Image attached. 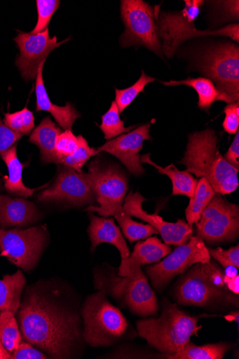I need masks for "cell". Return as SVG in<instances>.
<instances>
[{
  "instance_id": "1",
  "label": "cell",
  "mask_w": 239,
  "mask_h": 359,
  "mask_svg": "<svg viewBox=\"0 0 239 359\" xmlns=\"http://www.w3.org/2000/svg\"><path fill=\"white\" fill-rule=\"evenodd\" d=\"M24 340L53 358H71L83 339L81 320L50 284L27 288L19 309Z\"/></svg>"
},
{
  "instance_id": "2",
  "label": "cell",
  "mask_w": 239,
  "mask_h": 359,
  "mask_svg": "<svg viewBox=\"0 0 239 359\" xmlns=\"http://www.w3.org/2000/svg\"><path fill=\"white\" fill-rule=\"evenodd\" d=\"M180 163L191 174L206 179L216 193L229 194L238 187V170L221 154L218 137L212 128L189 136L186 151Z\"/></svg>"
},
{
  "instance_id": "3",
  "label": "cell",
  "mask_w": 239,
  "mask_h": 359,
  "mask_svg": "<svg viewBox=\"0 0 239 359\" xmlns=\"http://www.w3.org/2000/svg\"><path fill=\"white\" fill-rule=\"evenodd\" d=\"M198 320V317L165 300L161 316L139 320L137 329L140 337L151 346L163 354L172 355L181 351L192 336L197 335L201 328Z\"/></svg>"
},
{
  "instance_id": "4",
  "label": "cell",
  "mask_w": 239,
  "mask_h": 359,
  "mask_svg": "<svg viewBox=\"0 0 239 359\" xmlns=\"http://www.w3.org/2000/svg\"><path fill=\"white\" fill-rule=\"evenodd\" d=\"M182 11L176 13L156 12L155 15L158 34L161 41L163 54L173 58L179 46L186 41L198 37L225 36L239 42L238 24H231L216 30H198L195 26L204 1L186 0Z\"/></svg>"
},
{
  "instance_id": "5",
  "label": "cell",
  "mask_w": 239,
  "mask_h": 359,
  "mask_svg": "<svg viewBox=\"0 0 239 359\" xmlns=\"http://www.w3.org/2000/svg\"><path fill=\"white\" fill-rule=\"evenodd\" d=\"M82 316L83 339L93 347L109 346L118 341L128 328V321L118 309L100 292L88 297Z\"/></svg>"
},
{
  "instance_id": "6",
  "label": "cell",
  "mask_w": 239,
  "mask_h": 359,
  "mask_svg": "<svg viewBox=\"0 0 239 359\" xmlns=\"http://www.w3.org/2000/svg\"><path fill=\"white\" fill-rule=\"evenodd\" d=\"M95 283L99 290L109 293L132 313L144 317L157 314V299L142 268L135 269L127 277L114 273L97 274Z\"/></svg>"
},
{
  "instance_id": "7",
  "label": "cell",
  "mask_w": 239,
  "mask_h": 359,
  "mask_svg": "<svg viewBox=\"0 0 239 359\" xmlns=\"http://www.w3.org/2000/svg\"><path fill=\"white\" fill-rule=\"evenodd\" d=\"M121 13L125 27L121 36V46H144L163 58L155 9L142 0H123Z\"/></svg>"
},
{
  "instance_id": "8",
  "label": "cell",
  "mask_w": 239,
  "mask_h": 359,
  "mask_svg": "<svg viewBox=\"0 0 239 359\" xmlns=\"http://www.w3.org/2000/svg\"><path fill=\"white\" fill-rule=\"evenodd\" d=\"M99 206L90 205L86 211L109 217L123 207L128 189L126 176L117 167L102 164L97 158L90 162L87 173Z\"/></svg>"
},
{
  "instance_id": "9",
  "label": "cell",
  "mask_w": 239,
  "mask_h": 359,
  "mask_svg": "<svg viewBox=\"0 0 239 359\" xmlns=\"http://www.w3.org/2000/svg\"><path fill=\"white\" fill-rule=\"evenodd\" d=\"M200 72L209 77L217 88L231 102L239 100V48L233 43L208 48L199 62Z\"/></svg>"
},
{
  "instance_id": "10",
  "label": "cell",
  "mask_w": 239,
  "mask_h": 359,
  "mask_svg": "<svg viewBox=\"0 0 239 359\" xmlns=\"http://www.w3.org/2000/svg\"><path fill=\"white\" fill-rule=\"evenodd\" d=\"M195 224L197 236L204 242L215 244L233 241L239 233L238 206L216 193Z\"/></svg>"
},
{
  "instance_id": "11",
  "label": "cell",
  "mask_w": 239,
  "mask_h": 359,
  "mask_svg": "<svg viewBox=\"0 0 239 359\" xmlns=\"http://www.w3.org/2000/svg\"><path fill=\"white\" fill-rule=\"evenodd\" d=\"M47 231L43 226H33L26 230L0 229L1 256L25 271L36 266L46 244Z\"/></svg>"
},
{
  "instance_id": "12",
  "label": "cell",
  "mask_w": 239,
  "mask_h": 359,
  "mask_svg": "<svg viewBox=\"0 0 239 359\" xmlns=\"http://www.w3.org/2000/svg\"><path fill=\"white\" fill-rule=\"evenodd\" d=\"M211 255L205 242L198 236L192 237L186 244L179 245L154 266L146 268L153 287L162 290L175 276L186 272L196 264H206Z\"/></svg>"
},
{
  "instance_id": "13",
  "label": "cell",
  "mask_w": 239,
  "mask_h": 359,
  "mask_svg": "<svg viewBox=\"0 0 239 359\" xmlns=\"http://www.w3.org/2000/svg\"><path fill=\"white\" fill-rule=\"evenodd\" d=\"M179 281L175 297L182 305L207 307L231 303L228 290L216 287L205 273L203 264H196Z\"/></svg>"
},
{
  "instance_id": "14",
  "label": "cell",
  "mask_w": 239,
  "mask_h": 359,
  "mask_svg": "<svg viewBox=\"0 0 239 359\" xmlns=\"http://www.w3.org/2000/svg\"><path fill=\"white\" fill-rule=\"evenodd\" d=\"M54 184L39 195L42 203L63 201L76 206L94 204L95 196L87 173L65 166L58 167Z\"/></svg>"
},
{
  "instance_id": "15",
  "label": "cell",
  "mask_w": 239,
  "mask_h": 359,
  "mask_svg": "<svg viewBox=\"0 0 239 359\" xmlns=\"http://www.w3.org/2000/svg\"><path fill=\"white\" fill-rule=\"evenodd\" d=\"M70 40L57 42L56 36L50 39L48 28L38 34L20 32L14 41L20 51L15 65L22 77L25 81L36 79L41 62L46 60L53 50Z\"/></svg>"
},
{
  "instance_id": "16",
  "label": "cell",
  "mask_w": 239,
  "mask_h": 359,
  "mask_svg": "<svg viewBox=\"0 0 239 359\" xmlns=\"http://www.w3.org/2000/svg\"><path fill=\"white\" fill-rule=\"evenodd\" d=\"M147 200L139 192L131 191L126 196L123 208L130 217L140 219L152 226L168 245H182L186 244L193 237V226L185 220L179 219L177 222H168L157 215H151L143 209V203Z\"/></svg>"
},
{
  "instance_id": "17",
  "label": "cell",
  "mask_w": 239,
  "mask_h": 359,
  "mask_svg": "<svg viewBox=\"0 0 239 359\" xmlns=\"http://www.w3.org/2000/svg\"><path fill=\"white\" fill-rule=\"evenodd\" d=\"M151 123L143 124L128 134L122 135L95 149L96 154L107 152L116 156L130 174L139 177L144 174L140 151L145 141H151Z\"/></svg>"
},
{
  "instance_id": "18",
  "label": "cell",
  "mask_w": 239,
  "mask_h": 359,
  "mask_svg": "<svg viewBox=\"0 0 239 359\" xmlns=\"http://www.w3.org/2000/svg\"><path fill=\"white\" fill-rule=\"evenodd\" d=\"M170 252L172 248L169 245L163 243L157 237H149L136 243L132 254L124 263L121 264L118 275L127 277L143 266L160 262Z\"/></svg>"
},
{
  "instance_id": "19",
  "label": "cell",
  "mask_w": 239,
  "mask_h": 359,
  "mask_svg": "<svg viewBox=\"0 0 239 359\" xmlns=\"http://www.w3.org/2000/svg\"><path fill=\"white\" fill-rule=\"evenodd\" d=\"M39 218V211L32 203L0 194V229L24 227Z\"/></svg>"
},
{
  "instance_id": "20",
  "label": "cell",
  "mask_w": 239,
  "mask_h": 359,
  "mask_svg": "<svg viewBox=\"0 0 239 359\" xmlns=\"http://www.w3.org/2000/svg\"><path fill=\"white\" fill-rule=\"evenodd\" d=\"M90 217L88 234L91 241V250L93 251L102 243L111 244L119 250L121 264L124 263L130 253L123 234L114 219L99 217L93 214L90 215Z\"/></svg>"
},
{
  "instance_id": "21",
  "label": "cell",
  "mask_w": 239,
  "mask_h": 359,
  "mask_svg": "<svg viewBox=\"0 0 239 359\" xmlns=\"http://www.w3.org/2000/svg\"><path fill=\"white\" fill-rule=\"evenodd\" d=\"M46 61L40 65L36 83V111H47L52 114L62 128L72 130L76 121L81 117V114L71 103L59 107L52 103L44 85L43 70Z\"/></svg>"
},
{
  "instance_id": "22",
  "label": "cell",
  "mask_w": 239,
  "mask_h": 359,
  "mask_svg": "<svg viewBox=\"0 0 239 359\" xmlns=\"http://www.w3.org/2000/svg\"><path fill=\"white\" fill-rule=\"evenodd\" d=\"M61 133L62 129L52 121L50 116H47L30 135L29 142L39 147L41 161L45 164L53 163L57 165L55 145L57 137Z\"/></svg>"
},
{
  "instance_id": "23",
  "label": "cell",
  "mask_w": 239,
  "mask_h": 359,
  "mask_svg": "<svg viewBox=\"0 0 239 359\" xmlns=\"http://www.w3.org/2000/svg\"><path fill=\"white\" fill-rule=\"evenodd\" d=\"M165 86H186L196 90L198 96V107L206 112L216 102H223L231 104L228 96L221 93L212 80L208 78L199 77L192 79L189 77L183 81H170L161 82Z\"/></svg>"
},
{
  "instance_id": "24",
  "label": "cell",
  "mask_w": 239,
  "mask_h": 359,
  "mask_svg": "<svg viewBox=\"0 0 239 359\" xmlns=\"http://www.w3.org/2000/svg\"><path fill=\"white\" fill-rule=\"evenodd\" d=\"M0 156H1L8 169L9 176H4V186L9 193L27 198L40 189H30L24 184L22 170L25 165L18 157L17 144L4 151Z\"/></svg>"
},
{
  "instance_id": "25",
  "label": "cell",
  "mask_w": 239,
  "mask_h": 359,
  "mask_svg": "<svg viewBox=\"0 0 239 359\" xmlns=\"http://www.w3.org/2000/svg\"><path fill=\"white\" fill-rule=\"evenodd\" d=\"M151 154L141 156L142 164H149L155 168L160 174L167 175L173 184V195L186 196L189 199L193 197L197 180L187 170L180 171L175 165L162 168L156 164L150 158Z\"/></svg>"
},
{
  "instance_id": "26",
  "label": "cell",
  "mask_w": 239,
  "mask_h": 359,
  "mask_svg": "<svg viewBox=\"0 0 239 359\" xmlns=\"http://www.w3.org/2000/svg\"><path fill=\"white\" fill-rule=\"evenodd\" d=\"M26 280L21 271L13 275H7L0 280V311L18 312L21 294Z\"/></svg>"
},
{
  "instance_id": "27",
  "label": "cell",
  "mask_w": 239,
  "mask_h": 359,
  "mask_svg": "<svg viewBox=\"0 0 239 359\" xmlns=\"http://www.w3.org/2000/svg\"><path fill=\"white\" fill-rule=\"evenodd\" d=\"M231 348L226 343L196 346L190 341L179 352L172 355L163 354L161 357L169 359H222Z\"/></svg>"
},
{
  "instance_id": "28",
  "label": "cell",
  "mask_w": 239,
  "mask_h": 359,
  "mask_svg": "<svg viewBox=\"0 0 239 359\" xmlns=\"http://www.w3.org/2000/svg\"><path fill=\"white\" fill-rule=\"evenodd\" d=\"M216 191L209 182L201 177L197 182L193 197L186 210L187 223L193 226L200 219L203 212L214 197Z\"/></svg>"
},
{
  "instance_id": "29",
  "label": "cell",
  "mask_w": 239,
  "mask_h": 359,
  "mask_svg": "<svg viewBox=\"0 0 239 359\" xmlns=\"http://www.w3.org/2000/svg\"><path fill=\"white\" fill-rule=\"evenodd\" d=\"M114 216L118 222L122 232L130 243L158 234L154 228L150 224H144L134 221L128 215L123 207L118 208Z\"/></svg>"
},
{
  "instance_id": "30",
  "label": "cell",
  "mask_w": 239,
  "mask_h": 359,
  "mask_svg": "<svg viewBox=\"0 0 239 359\" xmlns=\"http://www.w3.org/2000/svg\"><path fill=\"white\" fill-rule=\"evenodd\" d=\"M0 337L4 346L11 354L22 341V334L13 312L0 313Z\"/></svg>"
},
{
  "instance_id": "31",
  "label": "cell",
  "mask_w": 239,
  "mask_h": 359,
  "mask_svg": "<svg viewBox=\"0 0 239 359\" xmlns=\"http://www.w3.org/2000/svg\"><path fill=\"white\" fill-rule=\"evenodd\" d=\"M135 126L125 128L124 121L121 119L120 111L116 102H113L109 110L102 116V123L99 128L108 141L128 133Z\"/></svg>"
},
{
  "instance_id": "32",
  "label": "cell",
  "mask_w": 239,
  "mask_h": 359,
  "mask_svg": "<svg viewBox=\"0 0 239 359\" xmlns=\"http://www.w3.org/2000/svg\"><path fill=\"white\" fill-rule=\"evenodd\" d=\"M156 79L149 76L143 71L140 79L132 86L125 89L116 88V103L118 105L120 113H123L143 91L146 86L156 81Z\"/></svg>"
},
{
  "instance_id": "33",
  "label": "cell",
  "mask_w": 239,
  "mask_h": 359,
  "mask_svg": "<svg viewBox=\"0 0 239 359\" xmlns=\"http://www.w3.org/2000/svg\"><path fill=\"white\" fill-rule=\"evenodd\" d=\"M4 122L13 132L23 136L30 135L35 128V117L27 107L13 114H6Z\"/></svg>"
},
{
  "instance_id": "34",
  "label": "cell",
  "mask_w": 239,
  "mask_h": 359,
  "mask_svg": "<svg viewBox=\"0 0 239 359\" xmlns=\"http://www.w3.org/2000/svg\"><path fill=\"white\" fill-rule=\"evenodd\" d=\"M79 145L77 149L71 155L62 158L60 164L71 168L78 172H82L87 161L96 155L95 149L90 147L87 140L81 135L78 137Z\"/></svg>"
},
{
  "instance_id": "35",
  "label": "cell",
  "mask_w": 239,
  "mask_h": 359,
  "mask_svg": "<svg viewBox=\"0 0 239 359\" xmlns=\"http://www.w3.org/2000/svg\"><path fill=\"white\" fill-rule=\"evenodd\" d=\"M60 2L58 0H37L36 5L39 20L35 28L30 34H38L48 28L54 13L58 10Z\"/></svg>"
},
{
  "instance_id": "36",
  "label": "cell",
  "mask_w": 239,
  "mask_h": 359,
  "mask_svg": "<svg viewBox=\"0 0 239 359\" xmlns=\"http://www.w3.org/2000/svg\"><path fill=\"white\" fill-rule=\"evenodd\" d=\"M79 140L75 136L71 130H66L57 137L55 145V154L57 158V165L64 157L72 154L78 147Z\"/></svg>"
},
{
  "instance_id": "37",
  "label": "cell",
  "mask_w": 239,
  "mask_h": 359,
  "mask_svg": "<svg viewBox=\"0 0 239 359\" xmlns=\"http://www.w3.org/2000/svg\"><path fill=\"white\" fill-rule=\"evenodd\" d=\"M211 257L218 261L224 267L233 266L238 269L239 267V246L232 247L225 250L221 248L217 249L208 248Z\"/></svg>"
},
{
  "instance_id": "38",
  "label": "cell",
  "mask_w": 239,
  "mask_h": 359,
  "mask_svg": "<svg viewBox=\"0 0 239 359\" xmlns=\"http://www.w3.org/2000/svg\"><path fill=\"white\" fill-rule=\"evenodd\" d=\"M225 119L223 127L226 133L235 135L239 127V102L228 104L224 109Z\"/></svg>"
},
{
  "instance_id": "39",
  "label": "cell",
  "mask_w": 239,
  "mask_h": 359,
  "mask_svg": "<svg viewBox=\"0 0 239 359\" xmlns=\"http://www.w3.org/2000/svg\"><path fill=\"white\" fill-rule=\"evenodd\" d=\"M22 137L6 126L0 118V155L15 145Z\"/></svg>"
},
{
  "instance_id": "40",
  "label": "cell",
  "mask_w": 239,
  "mask_h": 359,
  "mask_svg": "<svg viewBox=\"0 0 239 359\" xmlns=\"http://www.w3.org/2000/svg\"><path fill=\"white\" fill-rule=\"evenodd\" d=\"M49 356L34 348L29 343L21 342L11 354L12 359H46Z\"/></svg>"
},
{
  "instance_id": "41",
  "label": "cell",
  "mask_w": 239,
  "mask_h": 359,
  "mask_svg": "<svg viewBox=\"0 0 239 359\" xmlns=\"http://www.w3.org/2000/svg\"><path fill=\"white\" fill-rule=\"evenodd\" d=\"M203 267L205 273L216 287L228 290L224 283V273L215 264L210 261L209 263L203 264Z\"/></svg>"
},
{
  "instance_id": "42",
  "label": "cell",
  "mask_w": 239,
  "mask_h": 359,
  "mask_svg": "<svg viewBox=\"0 0 239 359\" xmlns=\"http://www.w3.org/2000/svg\"><path fill=\"white\" fill-rule=\"evenodd\" d=\"M213 3L219 8L221 15L224 18L227 19L226 20H238L239 2L238 0L236 1H217Z\"/></svg>"
},
{
  "instance_id": "43",
  "label": "cell",
  "mask_w": 239,
  "mask_h": 359,
  "mask_svg": "<svg viewBox=\"0 0 239 359\" xmlns=\"http://www.w3.org/2000/svg\"><path fill=\"white\" fill-rule=\"evenodd\" d=\"M224 159L234 168L239 169V133L237 132L233 143L224 156Z\"/></svg>"
},
{
  "instance_id": "44",
  "label": "cell",
  "mask_w": 239,
  "mask_h": 359,
  "mask_svg": "<svg viewBox=\"0 0 239 359\" xmlns=\"http://www.w3.org/2000/svg\"><path fill=\"white\" fill-rule=\"evenodd\" d=\"M224 283L228 290L235 295L239 294V276L238 274L233 277L224 276Z\"/></svg>"
},
{
  "instance_id": "45",
  "label": "cell",
  "mask_w": 239,
  "mask_h": 359,
  "mask_svg": "<svg viewBox=\"0 0 239 359\" xmlns=\"http://www.w3.org/2000/svg\"><path fill=\"white\" fill-rule=\"evenodd\" d=\"M11 358V353L5 348L0 337V359Z\"/></svg>"
},
{
  "instance_id": "46",
  "label": "cell",
  "mask_w": 239,
  "mask_h": 359,
  "mask_svg": "<svg viewBox=\"0 0 239 359\" xmlns=\"http://www.w3.org/2000/svg\"><path fill=\"white\" fill-rule=\"evenodd\" d=\"M224 276L228 277H233L238 275V269L233 266H228L224 268Z\"/></svg>"
},
{
  "instance_id": "47",
  "label": "cell",
  "mask_w": 239,
  "mask_h": 359,
  "mask_svg": "<svg viewBox=\"0 0 239 359\" xmlns=\"http://www.w3.org/2000/svg\"><path fill=\"white\" fill-rule=\"evenodd\" d=\"M225 318L227 320L230 321H235L236 323L238 325L239 323V313L238 311H232L230 313H228L227 316H225Z\"/></svg>"
},
{
  "instance_id": "48",
  "label": "cell",
  "mask_w": 239,
  "mask_h": 359,
  "mask_svg": "<svg viewBox=\"0 0 239 359\" xmlns=\"http://www.w3.org/2000/svg\"><path fill=\"white\" fill-rule=\"evenodd\" d=\"M2 189V181L0 180V190Z\"/></svg>"
}]
</instances>
